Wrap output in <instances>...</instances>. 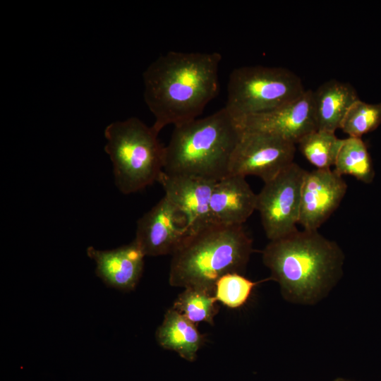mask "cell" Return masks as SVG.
Wrapping results in <instances>:
<instances>
[{"label":"cell","instance_id":"obj_6","mask_svg":"<svg viewBox=\"0 0 381 381\" xmlns=\"http://www.w3.org/2000/svg\"><path fill=\"white\" fill-rule=\"evenodd\" d=\"M306 90L301 78L288 68L241 66L230 73L224 108L238 122L294 101Z\"/></svg>","mask_w":381,"mask_h":381},{"label":"cell","instance_id":"obj_16","mask_svg":"<svg viewBox=\"0 0 381 381\" xmlns=\"http://www.w3.org/2000/svg\"><path fill=\"white\" fill-rule=\"evenodd\" d=\"M156 339L164 349L176 352L188 361H194L204 343V336L195 324L172 307L164 314L156 332Z\"/></svg>","mask_w":381,"mask_h":381},{"label":"cell","instance_id":"obj_18","mask_svg":"<svg viewBox=\"0 0 381 381\" xmlns=\"http://www.w3.org/2000/svg\"><path fill=\"white\" fill-rule=\"evenodd\" d=\"M343 140L334 133L316 130L305 135L298 145L303 157L315 169H327L334 166Z\"/></svg>","mask_w":381,"mask_h":381},{"label":"cell","instance_id":"obj_15","mask_svg":"<svg viewBox=\"0 0 381 381\" xmlns=\"http://www.w3.org/2000/svg\"><path fill=\"white\" fill-rule=\"evenodd\" d=\"M360 99L349 83L331 79L313 91L317 130L335 133L351 107Z\"/></svg>","mask_w":381,"mask_h":381},{"label":"cell","instance_id":"obj_12","mask_svg":"<svg viewBox=\"0 0 381 381\" xmlns=\"http://www.w3.org/2000/svg\"><path fill=\"white\" fill-rule=\"evenodd\" d=\"M158 182L164 196L186 219L188 235L212 224L210 214L211 195L216 181L162 173Z\"/></svg>","mask_w":381,"mask_h":381},{"label":"cell","instance_id":"obj_17","mask_svg":"<svg viewBox=\"0 0 381 381\" xmlns=\"http://www.w3.org/2000/svg\"><path fill=\"white\" fill-rule=\"evenodd\" d=\"M334 167L339 175H350L365 183H371L374 179L370 155L361 138L343 140Z\"/></svg>","mask_w":381,"mask_h":381},{"label":"cell","instance_id":"obj_4","mask_svg":"<svg viewBox=\"0 0 381 381\" xmlns=\"http://www.w3.org/2000/svg\"><path fill=\"white\" fill-rule=\"evenodd\" d=\"M241 134L224 107L202 119L174 126L164 147L163 171L219 181L229 175L231 157Z\"/></svg>","mask_w":381,"mask_h":381},{"label":"cell","instance_id":"obj_9","mask_svg":"<svg viewBox=\"0 0 381 381\" xmlns=\"http://www.w3.org/2000/svg\"><path fill=\"white\" fill-rule=\"evenodd\" d=\"M237 123L242 131L270 134L296 145L305 135L317 130L313 91L306 90L294 101L250 116Z\"/></svg>","mask_w":381,"mask_h":381},{"label":"cell","instance_id":"obj_19","mask_svg":"<svg viewBox=\"0 0 381 381\" xmlns=\"http://www.w3.org/2000/svg\"><path fill=\"white\" fill-rule=\"evenodd\" d=\"M217 301L214 293L189 287L178 296L172 308L194 324L205 322L213 325L219 311Z\"/></svg>","mask_w":381,"mask_h":381},{"label":"cell","instance_id":"obj_22","mask_svg":"<svg viewBox=\"0 0 381 381\" xmlns=\"http://www.w3.org/2000/svg\"><path fill=\"white\" fill-rule=\"evenodd\" d=\"M334 381H351V380H346V379H343V378H337V379L334 380Z\"/></svg>","mask_w":381,"mask_h":381},{"label":"cell","instance_id":"obj_21","mask_svg":"<svg viewBox=\"0 0 381 381\" xmlns=\"http://www.w3.org/2000/svg\"><path fill=\"white\" fill-rule=\"evenodd\" d=\"M381 123V103H368L358 99L346 113L340 129L349 137L361 138Z\"/></svg>","mask_w":381,"mask_h":381},{"label":"cell","instance_id":"obj_14","mask_svg":"<svg viewBox=\"0 0 381 381\" xmlns=\"http://www.w3.org/2000/svg\"><path fill=\"white\" fill-rule=\"evenodd\" d=\"M257 194L246 177L229 175L216 182L210 202L212 224L242 226L256 210Z\"/></svg>","mask_w":381,"mask_h":381},{"label":"cell","instance_id":"obj_7","mask_svg":"<svg viewBox=\"0 0 381 381\" xmlns=\"http://www.w3.org/2000/svg\"><path fill=\"white\" fill-rule=\"evenodd\" d=\"M306 172L294 162L274 179L264 183L257 194L256 210L270 241L298 230L301 189Z\"/></svg>","mask_w":381,"mask_h":381},{"label":"cell","instance_id":"obj_10","mask_svg":"<svg viewBox=\"0 0 381 381\" xmlns=\"http://www.w3.org/2000/svg\"><path fill=\"white\" fill-rule=\"evenodd\" d=\"M188 236L186 219L164 196L137 222L134 241L145 256L171 254Z\"/></svg>","mask_w":381,"mask_h":381},{"label":"cell","instance_id":"obj_1","mask_svg":"<svg viewBox=\"0 0 381 381\" xmlns=\"http://www.w3.org/2000/svg\"><path fill=\"white\" fill-rule=\"evenodd\" d=\"M221 60L218 52L171 51L147 67L143 73L144 98L157 133L166 126L198 119L219 94Z\"/></svg>","mask_w":381,"mask_h":381},{"label":"cell","instance_id":"obj_3","mask_svg":"<svg viewBox=\"0 0 381 381\" xmlns=\"http://www.w3.org/2000/svg\"><path fill=\"white\" fill-rule=\"evenodd\" d=\"M253 252V240L243 225L210 224L187 236L171 255L169 282L214 293L221 277L245 270Z\"/></svg>","mask_w":381,"mask_h":381},{"label":"cell","instance_id":"obj_5","mask_svg":"<svg viewBox=\"0 0 381 381\" xmlns=\"http://www.w3.org/2000/svg\"><path fill=\"white\" fill-rule=\"evenodd\" d=\"M157 135L136 117L106 127L104 150L113 164L115 185L122 193H136L158 181L164 169V147Z\"/></svg>","mask_w":381,"mask_h":381},{"label":"cell","instance_id":"obj_2","mask_svg":"<svg viewBox=\"0 0 381 381\" xmlns=\"http://www.w3.org/2000/svg\"><path fill=\"white\" fill-rule=\"evenodd\" d=\"M345 255L339 244L318 231L296 230L270 241L262 261L286 301L315 305L325 298L344 274Z\"/></svg>","mask_w":381,"mask_h":381},{"label":"cell","instance_id":"obj_11","mask_svg":"<svg viewBox=\"0 0 381 381\" xmlns=\"http://www.w3.org/2000/svg\"><path fill=\"white\" fill-rule=\"evenodd\" d=\"M347 190L343 176L334 169H314L303 180L298 224L318 231L339 207Z\"/></svg>","mask_w":381,"mask_h":381},{"label":"cell","instance_id":"obj_13","mask_svg":"<svg viewBox=\"0 0 381 381\" xmlns=\"http://www.w3.org/2000/svg\"><path fill=\"white\" fill-rule=\"evenodd\" d=\"M87 255L95 262L97 276L109 287L132 291L142 276L145 255L134 240L112 250L90 246Z\"/></svg>","mask_w":381,"mask_h":381},{"label":"cell","instance_id":"obj_20","mask_svg":"<svg viewBox=\"0 0 381 381\" xmlns=\"http://www.w3.org/2000/svg\"><path fill=\"white\" fill-rule=\"evenodd\" d=\"M253 282L237 272L221 277L215 284L214 296L217 301L230 308H238L248 300L253 289L262 282Z\"/></svg>","mask_w":381,"mask_h":381},{"label":"cell","instance_id":"obj_8","mask_svg":"<svg viewBox=\"0 0 381 381\" xmlns=\"http://www.w3.org/2000/svg\"><path fill=\"white\" fill-rule=\"evenodd\" d=\"M296 144L270 134L241 130L229 175L256 176L268 182L294 162Z\"/></svg>","mask_w":381,"mask_h":381}]
</instances>
